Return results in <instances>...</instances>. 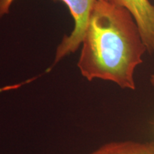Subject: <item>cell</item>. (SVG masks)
<instances>
[{
	"label": "cell",
	"mask_w": 154,
	"mask_h": 154,
	"mask_svg": "<svg viewBox=\"0 0 154 154\" xmlns=\"http://www.w3.org/2000/svg\"><path fill=\"white\" fill-rule=\"evenodd\" d=\"M78 66L86 79L114 82L134 90L135 69L146 51L131 14L106 0H96L82 41Z\"/></svg>",
	"instance_id": "obj_1"
},
{
	"label": "cell",
	"mask_w": 154,
	"mask_h": 154,
	"mask_svg": "<svg viewBox=\"0 0 154 154\" xmlns=\"http://www.w3.org/2000/svg\"><path fill=\"white\" fill-rule=\"evenodd\" d=\"M14 0H0V19L9 12ZM68 7L74 18V28L71 34L65 35L56 51L53 64L46 71L49 72L57 63L66 56L74 53L82 43L88 19L96 0H60Z\"/></svg>",
	"instance_id": "obj_2"
},
{
	"label": "cell",
	"mask_w": 154,
	"mask_h": 154,
	"mask_svg": "<svg viewBox=\"0 0 154 154\" xmlns=\"http://www.w3.org/2000/svg\"><path fill=\"white\" fill-rule=\"evenodd\" d=\"M126 9L134 17L146 51L154 53V5L149 0H106Z\"/></svg>",
	"instance_id": "obj_3"
},
{
	"label": "cell",
	"mask_w": 154,
	"mask_h": 154,
	"mask_svg": "<svg viewBox=\"0 0 154 154\" xmlns=\"http://www.w3.org/2000/svg\"><path fill=\"white\" fill-rule=\"evenodd\" d=\"M86 154H154V140L149 142L132 140L110 142Z\"/></svg>",
	"instance_id": "obj_4"
},
{
	"label": "cell",
	"mask_w": 154,
	"mask_h": 154,
	"mask_svg": "<svg viewBox=\"0 0 154 154\" xmlns=\"http://www.w3.org/2000/svg\"><path fill=\"white\" fill-rule=\"evenodd\" d=\"M151 83L152 85L154 86V74L151 75Z\"/></svg>",
	"instance_id": "obj_5"
}]
</instances>
